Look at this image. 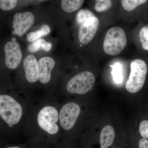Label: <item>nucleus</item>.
Masks as SVG:
<instances>
[{
	"label": "nucleus",
	"instance_id": "f257e3e1",
	"mask_svg": "<svg viewBox=\"0 0 148 148\" xmlns=\"http://www.w3.org/2000/svg\"><path fill=\"white\" fill-rule=\"evenodd\" d=\"M22 114V107L14 98L9 95H0V116L9 127L18 123Z\"/></svg>",
	"mask_w": 148,
	"mask_h": 148
},
{
	"label": "nucleus",
	"instance_id": "f03ea898",
	"mask_svg": "<svg viewBox=\"0 0 148 148\" xmlns=\"http://www.w3.org/2000/svg\"><path fill=\"white\" fill-rule=\"evenodd\" d=\"M130 73L125 84L127 91L135 93L140 91L145 82L148 67L145 61L136 59L131 62Z\"/></svg>",
	"mask_w": 148,
	"mask_h": 148
},
{
	"label": "nucleus",
	"instance_id": "7ed1b4c3",
	"mask_svg": "<svg viewBox=\"0 0 148 148\" xmlns=\"http://www.w3.org/2000/svg\"><path fill=\"white\" fill-rule=\"evenodd\" d=\"M127 42L124 30L119 27H112L106 34L103 42V49L108 55H117L124 49Z\"/></svg>",
	"mask_w": 148,
	"mask_h": 148
},
{
	"label": "nucleus",
	"instance_id": "20e7f679",
	"mask_svg": "<svg viewBox=\"0 0 148 148\" xmlns=\"http://www.w3.org/2000/svg\"><path fill=\"white\" fill-rule=\"evenodd\" d=\"M95 81V76L91 72H81L69 81L67 89L70 93L85 94L92 89Z\"/></svg>",
	"mask_w": 148,
	"mask_h": 148
},
{
	"label": "nucleus",
	"instance_id": "39448f33",
	"mask_svg": "<svg viewBox=\"0 0 148 148\" xmlns=\"http://www.w3.org/2000/svg\"><path fill=\"white\" fill-rule=\"evenodd\" d=\"M58 119V111L54 107L47 106L39 112L38 122L40 127L51 135L58 132V127L56 124Z\"/></svg>",
	"mask_w": 148,
	"mask_h": 148
},
{
	"label": "nucleus",
	"instance_id": "423d86ee",
	"mask_svg": "<svg viewBox=\"0 0 148 148\" xmlns=\"http://www.w3.org/2000/svg\"><path fill=\"white\" fill-rule=\"evenodd\" d=\"M80 108L77 103H69L64 105L60 111L59 120L62 128L71 129L75 124L80 113Z\"/></svg>",
	"mask_w": 148,
	"mask_h": 148
},
{
	"label": "nucleus",
	"instance_id": "0eeeda50",
	"mask_svg": "<svg viewBox=\"0 0 148 148\" xmlns=\"http://www.w3.org/2000/svg\"><path fill=\"white\" fill-rule=\"evenodd\" d=\"M34 21V16L30 12L16 14L14 16L12 22V27L14 30L12 34L21 36L32 27Z\"/></svg>",
	"mask_w": 148,
	"mask_h": 148
},
{
	"label": "nucleus",
	"instance_id": "6e6552de",
	"mask_svg": "<svg viewBox=\"0 0 148 148\" xmlns=\"http://www.w3.org/2000/svg\"><path fill=\"white\" fill-rule=\"evenodd\" d=\"M5 64L9 69H16L20 64L22 53L19 43L16 41L8 42L4 46Z\"/></svg>",
	"mask_w": 148,
	"mask_h": 148
},
{
	"label": "nucleus",
	"instance_id": "1a4fd4ad",
	"mask_svg": "<svg viewBox=\"0 0 148 148\" xmlns=\"http://www.w3.org/2000/svg\"><path fill=\"white\" fill-rule=\"evenodd\" d=\"M99 19L96 16L88 18L79 29L78 38L82 44L87 45L95 36L99 26Z\"/></svg>",
	"mask_w": 148,
	"mask_h": 148
},
{
	"label": "nucleus",
	"instance_id": "9d476101",
	"mask_svg": "<svg viewBox=\"0 0 148 148\" xmlns=\"http://www.w3.org/2000/svg\"><path fill=\"white\" fill-rule=\"evenodd\" d=\"M25 76L30 83H34L39 79L38 62L34 56H27L23 61Z\"/></svg>",
	"mask_w": 148,
	"mask_h": 148
},
{
	"label": "nucleus",
	"instance_id": "9b49d317",
	"mask_svg": "<svg viewBox=\"0 0 148 148\" xmlns=\"http://www.w3.org/2000/svg\"><path fill=\"white\" fill-rule=\"evenodd\" d=\"M39 79L40 82L46 84L50 81L51 73L55 66L54 59L49 56L42 57L39 60Z\"/></svg>",
	"mask_w": 148,
	"mask_h": 148
},
{
	"label": "nucleus",
	"instance_id": "f8f14e48",
	"mask_svg": "<svg viewBox=\"0 0 148 148\" xmlns=\"http://www.w3.org/2000/svg\"><path fill=\"white\" fill-rule=\"evenodd\" d=\"M115 136V132L112 126L107 125L103 127L100 136L101 148H108L112 145Z\"/></svg>",
	"mask_w": 148,
	"mask_h": 148
},
{
	"label": "nucleus",
	"instance_id": "ddd939ff",
	"mask_svg": "<svg viewBox=\"0 0 148 148\" xmlns=\"http://www.w3.org/2000/svg\"><path fill=\"white\" fill-rule=\"evenodd\" d=\"M52 47V45L50 42H47L44 39L40 38L34 42L29 45L28 49L30 52L35 53L40 50L49 51Z\"/></svg>",
	"mask_w": 148,
	"mask_h": 148
},
{
	"label": "nucleus",
	"instance_id": "4468645a",
	"mask_svg": "<svg viewBox=\"0 0 148 148\" xmlns=\"http://www.w3.org/2000/svg\"><path fill=\"white\" fill-rule=\"evenodd\" d=\"M82 0H63L61 1V7L67 13H72L79 9L83 4Z\"/></svg>",
	"mask_w": 148,
	"mask_h": 148
},
{
	"label": "nucleus",
	"instance_id": "2eb2a0df",
	"mask_svg": "<svg viewBox=\"0 0 148 148\" xmlns=\"http://www.w3.org/2000/svg\"><path fill=\"white\" fill-rule=\"evenodd\" d=\"M51 29L49 26L44 25L40 29L36 32H31L27 35V39L29 42H34L40 39L42 37L47 36L50 33Z\"/></svg>",
	"mask_w": 148,
	"mask_h": 148
},
{
	"label": "nucleus",
	"instance_id": "dca6fc26",
	"mask_svg": "<svg viewBox=\"0 0 148 148\" xmlns=\"http://www.w3.org/2000/svg\"><path fill=\"white\" fill-rule=\"evenodd\" d=\"M146 0H122L121 3L125 10L128 12L132 11L138 6L147 2Z\"/></svg>",
	"mask_w": 148,
	"mask_h": 148
},
{
	"label": "nucleus",
	"instance_id": "f3484780",
	"mask_svg": "<svg viewBox=\"0 0 148 148\" xmlns=\"http://www.w3.org/2000/svg\"><path fill=\"white\" fill-rule=\"evenodd\" d=\"M95 16L91 11L88 9H82L77 13L76 20L77 24L81 26L88 18Z\"/></svg>",
	"mask_w": 148,
	"mask_h": 148
},
{
	"label": "nucleus",
	"instance_id": "a211bd4d",
	"mask_svg": "<svg viewBox=\"0 0 148 148\" xmlns=\"http://www.w3.org/2000/svg\"><path fill=\"white\" fill-rule=\"evenodd\" d=\"M110 66L112 68V74L114 81L117 84L121 83L123 81L122 70L121 65L119 63H116Z\"/></svg>",
	"mask_w": 148,
	"mask_h": 148
},
{
	"label": "nucleus",
	"instance_id": "6ab92c4d",
	"mask_svg": "<svg viewBox=\"0 0 148 148\" xmlns=\"http://www.w3.org/2000/svg\"><path fill=\"white\" fill-rule=\"evenodd\" d=\"M112 5V1L110 0H96L95 10L98 12H103L108 10Z\"/></svg>",
	"mask_w": 148,
	"mask_h": 148
},
{
	"label": "nucleus",
	"instance_id": "aec40b11",
	"mask_svg": "<svg viewBox=\"0 0 148 148\" xmlns=\"http://www.w3.org/2000/svg\"><path fill=\"white\" fill-rule=\"evenodd\" d=\"M140 40L142 43V47L145 50L148 51V27H143L139 32Z\"/></svg>",
	"mask_w": 148,
	"mask_h": 148
},
{
	"label": "nucleus",
	"instance_id": "412c9836",
	"mask_svg": "<svg viewBox=\"0 0 148 148\" xmlns=\"http://www.w3.org/2000/svg\"><path fill=\"white\" fill-rule=\"evenodd\" d=\"M17 3L16 0H0V8L4 11L12 10L16 6Z\"/></svg>",
	"mask_w": 148,
	"mask_h": 148
},
{
	"label": "nucleus",
	"instance_id": "4be33fe9",
	"mask_svg": "<svg viewBox=\"0 0 148 148\" xmlns=\"http://www.w3.org/2000/svg\"><path fill=\"white\" fill-rule=\"evenodd\" d=\"M140 135L143 138H148V120H144L140 123L139 126Z\"/></svg>",
	"mask_w": 148,
	"mask_h": 148
},
{
	"label": "nucleus",
	"instance_id": "5701e85b",
	"mask_svg": "<svg viewBox=\"0 0 148 148\" xmlns=\"http://www.w3.org/2000/svg\"><path fill=\"white\" fill-rule=\"evenodd\" d=\"M139 148H148V140L142 138L139 141Z\"/></svg>",
	"mask_w": 148,
	"mask_h": 148
},
{
	"label": "nucleus",
	"instance_id": "b1692460",
	"mask_svg": "<svg viewBox=\"0 0 148 148\" xmlns=\"http://www.w3.org/2000/svg\"><path fill=\"white\" fill-rule=\"evenodd\" d=\"M6 148H20L17 147H8Z\"/></svg>",
	"mask_w": 148,
	"mask_h": 148
},
{
	"label": "nucleus",
	"instance_id": "393cba45",
	"mask_svg": "<svg viewBox=\"0 0 148 148\" xmlns=\"http://www.w3.org/2000/svg\"></svg>",
	"mask_w": 148,
	"mask_h": 148
}]
</instances>
